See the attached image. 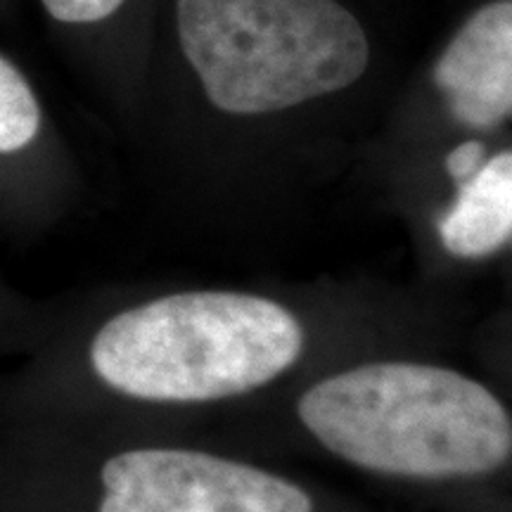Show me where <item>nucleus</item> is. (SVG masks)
<instances>
[{
    "label": "nucleus",
    "mask_w": 512,
    "mask_h": 512,
    "mask_svg": "<svg viewBox=\"0 0 512 512\" xmlns=\"http://www.w3.org/2000/svg\"><path fill=\"white\" fill-rule=\"evenodd\" d=\"M285 306L238 292H183L105 323L91 344L100 380L143 401L200 403L247 394L302 356Z\"/></svg>",
    "instance_id": "obj_2"
},
{
    "label": "nucleus",
    "mask_w": 512,
    "mask_h": 512,
    "mask_svg": "<svg viewBox=\"0 0 512 512\" xmlns=\"http://www.w3.org/2000/svg\"><path fill=\"white\" fill-rule=\"evenodd\" d=\"M178 41L211 105L290 110L366 74V29L337 0H176Z\"/></svg>",
    "instance_id": "obj_3"
},
{
    "label": "nucleus",
    "mask_w": 512,
    "mask_h": 512,
    "mask_svg": "<svg viewBox=\"0 0 512 512\" xmlns=\"http://www.w3.org/2000/svg\"><path fill=\"white\" fill-rule=\"evenodd\" d=\"M299 420L351 465L413 479L475 477L508 463V408L484 384L425 363H368L313 384Z\"/></svg>",
    "instance_id": "obj_1"
},
{
    "label": "nucleus",
    "mask_w": 512,
    "mask_h": 512,
    "mask_svg": "<svg viewBox=\"0 0 512 512\" xmlns=\"http://www.w3.org/2000/svg\"><path fill=\"white\" fill-rule=\"evenodd\" d=\"M486 147L479 140H465L456 150H451V155L446 157V171L451 174L453 181L463 183L470 176H475L479 166L484 164Z\"/></svg>",
    "instance_id": "obj_9"
},
{
    "label": "nucleus",
    "mask_w": 512,
    "mask_h": 512,
    "mask_svg": "<svg viewBox=\"0 0 512 512\" xmlns=\"http://www.w3.org/2000/svg\"><path fill=\"white\" fill-rule=\"evenodd\" d=\"M55 19L67 24H93L117 12L124 0H43Z\"/></svg>",
    "instance_id": "obj_8"
},
{
    "label": "nucleus",
    "mask_w": 512,
    "mask_h": 512,
    "mask_svg": "<svg viewBox=\"0 0 512 512\" xmlns=\"http://www.w3.org/2000/svg\"><path fill=\"white\" fill-rule=\"evenodd\" d=\"M98 512H313L304 489L259 467L183 448H138L102 467Z\"/></svg>",
    "instance_id": "obj_4"
},
{
    "label": "nucleus",
    "mask_w": 512,
    "mask_h": 512,
    "mask_svg": "<svg viewBox=\"0 0 512 512\" xmlns=\"http://www.w3.org/2000/svg\"><path fill=\"white\" fill-rule=\"evenodd\" d=\"M41 107L15 64L0 55V152H17L36 138Z\"/></svg>",
    "instance_id": "obj_7"
},
{
    "label": "nucleus",
    "mask_w": 512,
    "mask_h": 512,
    "mask_svg": "<svg viewBox=\"0 0 512 512\" xmlns=\"http://www.w3.org/2000/svg\"><path fill=\"white\" fill-rule=\"evenodd\" d=\"M451 117L467 128H496L512 112V3L479 8L434 67Z\"/></svg>",
    "instance_id": "obj_5"
},
{
    "label": "nucleus",
    "mask_w": 512,
    "mask_h": 512,
    "mask_svg": "<svg viewBox=\"0 0 512 512\" xmlns=\"http://www.w3.org/2000/svg\"><path fill=\"white\" fill-rule=\"evenodd\" d=\"M439 238L460 259H482L512 238V155L498 152L460 183L453 207L441 216Z\"/></svg>",
    "instance_id": "obj_6"
}]
</instances>
